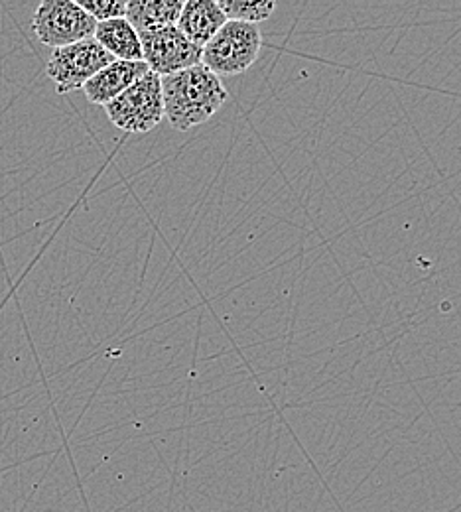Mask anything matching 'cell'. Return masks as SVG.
I'll return each mask as SVG.
<instances>
[{
  "mask_svg": "<svg viewBox=\"0 0 461 512\" xmlns=\"http://www.w3.org/2000/svg\"><path fill=\"white\" fill-rule=\"evenodd\" d=\"M148 65L144 62H119L115 60L113 64L107 65L101 69L93 79H89L83 85L85 99L93 105H109L115 101L121 93H125L131 85H134L140 77L148 73Z\"/></svg>",
  "mask_w": 461,
  "mask_h": 512,
  "instance_id": "obj_7",
  "label": "cell"
},
{
  "mask_svg": "<svg viewBox=\"0 0 461 512\" xmlns=\"http://www.w3.org/2000/svg\"><path fill=\"white\" fill-rule=\"evenodd\" d=\"M95 42L119 62H142L140 36L127 18L99 22L93 34Z\"/></svg>",
  "mask_w": 461,
  "mask_h": 512,
  "instance_id": "obj_9",
  "label": "cell"
},
{
  "mask_svg": "<svg viewBox=\"0 0 461 512\" xmlns=\"http://www.w3.org/2000/svg\"><path fill=\"white\" fill-rule=\"evenodd\" d=\"M138 36L142 46V62L158 77L174 75L201 64V48L192 44L178 30V26H166Z\"/></svg>",
  "mask_w": 461,
  "mask_h": 512,
  "instance_id": "obj_6",
  "label": "cell"
},
{
  "mask_svg": "<svg viewBox=\"0 0 461 512\" xmlns=\"http://www.w3.org/2000/svg\"><path fill=\"white\" fill-rule=\"evenodd\" d=\"M97 24L125 18L127 14V2L125 0H79L77 2Z\"/></svg>",
  "mask_w": 461,
  "mask_h": 512,
  "instance_id": "obj_12",
  "label": "cell"
},
{
  "mask_svg": "<svg viewBox=\"0 0 461 512\" xmlns=\"http://www.w3.org/2000/svg\"><path fill=\"white\" fill-rule=\"evenodd\" d=\"M115 62V58L103 50L95 38L58 48L52 52V58L46 65L50 79L56 83V91L66 95L71 91L83 89V85L93 79L101 69Z\"/></svg>",
  "mask_w": 461,
  "mask_h": 512,
  "instance_id": "obj_5",
  "label": "cell"
},
{
  "mask_svg": "<svg viewBox=\"0 0 461 512\" xmlns=\"http://www.w3.org/2000/svg\"><path fill=\"white\" fill-rule=\"evenodd\" d=\"M97 22L73 0H44L34 12L32 32L48 48H66L93 38Z\"/></svg>",
  "mask_w": 461,
  "mask_h": 512,
  "instance_id": "obj_4",
  "label": "cell"
},
{
  "mask_svg": "<svg viewBox=\"0 0 461 512\" xmlns=\"http://www.w3.org/2000/svg\"><path fill=\"white\" fill-rule=\"evenodd\" d=\"M184 2L180 0H131L127 2V14L132 28L138 34L176 26Z\"/></svg>",
  "mask_w": 461,
  "mask_h": 512,
  "instance_id": "obj_10",
  "label": "cell"
},
{
  "mask_svg": "<svg viewBox=\"0 0 461 512\" xmlns=\"http://www.w3.org/2000/svg\"><path fill=\"white\" fill-rule=\"evenodd\" d=\"M217 4L227 20L253 26L268 20L276 10V2L270 0H217Z\"/></svg>",
  "mask_w": 461,
  "mask_h": 512,
  "instance_id": "obj_11",
  "label": "cell"
},
{
  "mask_svg": "<svg viewBox=\"0 0 461 512\" xmlns=\"http://www.w3.org/2000/svg\"><path fill=\"white\" fill-rule=\"evenodd\" d=\"M227 18L217 0H188L178 18V30L198 48H203L223 26Z\"/></svg>",
  "mask_w": 461,
  "mask_h": 512,
  "instance_id": "obj_8",
  "label": "cell"
},
{
  "mask_svg": "<svg viewBox=\"0 0 461 512\" xmlns=\"http://www.w3.org/2000/svg\"><path fill=\"white\" fill-rule=\"evenodd\" d=\"M105 113L123 132L144 134L154 130L164 119L160 77L148 71L115 101L105 105Z\"/></svg>",
  "mask_w": 461,
  "mask_h": 512,
  "instance_id": "obj_3",
  "label": "cell"
},
{
  "mask_svg": "<svg viewBox=\"0 0 461 512\" xmlns=\"http://www.w3.org/2000/svg\"><path fill=\"white\" fill-rule=\"evenodd\" d=\"M160 85L164 119L178 132L207 123L229 99L221 77L201 64L160 77Z\"/></svg>",
  "mask_w": 461,
  "mask_h": 512,
  "instance_id": "obj_1",
  "label": "cell"
},
{
  "mask_svg": "<svg viewBox=\"0 0 461 512\" xmlns=\"http://www.w3.org/2000/svg\"><path fill=\"white\" fill-rule=\"evenodd\" d=\"M263 50V34L259 26L231 22L201 48V65L217 77L241 75L257 64Z\"/></svg>",
  "mask_w": 461,
  "mask_h": 512,
  "instance_id": "obj_2",
  "label": "cell"
}]
</instances>
